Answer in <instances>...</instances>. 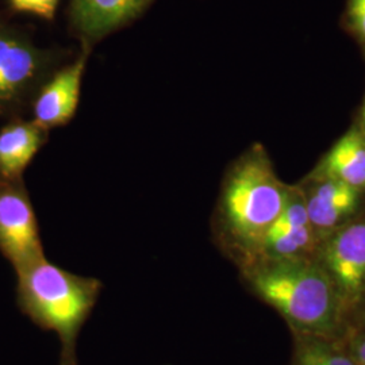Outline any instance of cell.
<instances>
[{"label": "cell", "instance_id": "obj_11", "mask_svg": "<svg viewBox=\"0 0 365 365\" xmlns=\"http://www.w3.org/2000/svg\"><path fill=\"white\" fill-rule=\"evenodd\" d=\"M321 173L325 180L365 190V137L359 131L346 133L327 153Z\"/></svg>", "mask_w": 365, "mask_h": 365}, {"label": "cell", "instance_id": "obj_10", "mask_svg": "<svg viewBox=\"0 0 365 365\" xmlns=\"http://www.w3.org/2000/svg\"><path fill=\"white\" fill-rule=\"evenodd\" d=\"M359 202V190L344 182L325 180L306 197V207L315 230H330L354 214Z\"/></svg>", "mask_w": 365, "mask_h": 365}, {"label": "cell", "instance_id": "obj_13", "mask_svg": "<svg viewBox=\"0 0 365 365\" xmlns=\"http://www.w3.org/2000/svg\"><path fill=\"white\" fill-rule=\"evenodd\" d=\"M14 11L31 14L46 21H52L60 0H9Z\"/></svg>", "mask_w": 365, "mask_h": 365}, {"label": "cell", "instance_id": "obj_15", "mask_svg": "<svg viewBox=\"0 0 365 365\" xmlns=\"http://www.w3.org/2000/svg\"><path fill=\"white\" fill-rule=\"evenodd\" d=\"M351 354L356 365H365V334L353 341Z\"/></svg>", "mask_w": 365, "mask_h": 365}, {"label": "cell", "instance_id": "obj_2", "mask_svg": "<svg viewBox=\"0 0 365 365\" xmlns=\"http://www.w3.org/2000/svg\"><path fill=\"white\" fill-rule=\"evenodd\" d=\"M21 310L38 327L57 334L61 365H76L78 333L102 291L95 277L68 272L46 257L16 271Z\"/></svg>", "mask_w": 365, "mask_h": 365}, {"label": "cell", "instance_id": "obj_4", "mask_svg": "<svg viewBox=\"0 0 365 365\" xmlns=\"http://www.w3.org/2000/svg\"><path fill=\"white\" fill-rule=\"evenodd\" d=\"M57 64L54 53L36 46L25 33L0 25V115L33 102Z\"/></svg>", "mask_w": 365, "mask_h": 365}, {"label": "cell", "instance_id": "obj_5", "mask_svg": "<svg viewBox=\"0 0 365 365\" xmlns=\"http://www.w3.org/2000/svg\"><path fill=\"white\" fill-rule=\"evenodd\" d=\"M0 252L15 272L45 257L38 221L22 180H0Z\"/></svg>", "mask_w": 365, "mask_h": 365}, {"label": "cell", "instance_id": "obj_16", "mask_svg": "<svg viewBox=\"0 0 365 365\" xmlns=\"http://www.w3.org/2000/svg\"><path fill=\"white\" fill-rule=\"evenodd\" d=\"M363 128H364L365 134V108H363Z\"/></svg>", "mask_w": 365, "mask_h": 365}, {"label": "cell", "instance_id": "obj_3", "mask_svg": "<svg viewBox=\"0 0 365 365\" xmlns=\"http://www.w3.org/2000/svg\"><path fill=\"white\" fill-rule=\"evenodd\" d=\"M287 190L259 150L241 158L222 191V230L238 249L245 267L255 260L261 241L284 207Z\"/></svg>", "mask_w": 365, "mask_h": 365}, {"label": "cell", "instance_id": "obj_7", "mask_svg": "<svg viewBox=\"0 0 365 365\" xmlns=\"http://www.w3.org/2000/svg\"><path fill=\"white\" fill-rule=\"evenodd\" d=\"M83 49L75 61L53 72L31 102V119L45 130L64 126L78 111L83 76L91 52L90 46L83 45Z\"/></svg>", "mask_w": 365, "mask_h": 365}, {"label": "cell", "instance_id": "obj_1", "mask_svg": "<svg viewBox=\"0 0 365 365\" xmlns=\"http://www.w3.org/2000/svg\"><path fill=\"white\" fill-rule=\"evenodd\" d=\"M249 287L298 336L333 339L344 313L333 280L306 259L257 261L245 267Z\"/></svg>", "mask_w": 365, "mask_h": 365}, {"label": "cell", "instance_id": "obj_17", "mask_svg": "<svg viewBox=\"0 0 365 365\" xmlns=\"http://www.w3.org/2000/svg\"><path fill=\"white\" fill-rule=\"evenodd\" d=\"M361 304H364V318H365V295H364V299H363V303Z\"/></svg>", "mask_w": 365, "mask_h": 365}, {"label": "cell", "instance_id": "obj_6", "mask_svg": "<svg viewBox=\"0 0 365 365\" xmlns=\"http://www.w3.org/2000/svg\"><path fill=\"white\" fill-rule=\"evenodd\" d=\"M321 265L334 283L342 313L359 307L365 295V222L345 226L330 237Z\"/></svg>", "mask_w": 365, "mask_h": 365}, {"label": "cell", "instance_id": "obj_14", "mask_svg": "<svg viewBox=\"0 0 365 365\" xmlns=\"http://www.w3.org/2000/svg\"><path fill=\"white\" fill-rule=\"evenodd\" d=\"M351 18L356 30L365 38V0L351 1Z\"/></svg>", "mask_w": 365, "mask_h": 365}, {"label": "cell", "instance_id": "obj_12", "mask_svg": "<svg viewBox=\"0 0 365 365\" xmlns=\"http://www.w3.org/2000/svg\"><path fill=\"white\" fill-rule=\"evenodd\" d=\"M294 365H356L351 352L337 346L333 339L299 336Z\"/></svg>", "mask_w": 365, "mask_h": 365}, {"label": "cell", "instance_id": "obj_18", "mask_svg": "<svg viewBox=\"0 0 365 365\" xmlns=\"http://www.w3.org/2000/svg\"><path fill=\"white\" fill-rule=\"evenodd\" d=\"M364 108H365V103H364Z\"/></svg>", "mask_w": 365, "mask_h": 365}, {"label": "cell", "instance_id": "obj_9", "mask_svg": "<svg viewBox=\"0 0 365 365\" xmlns=\"http://www.w3.org/2000/svg\"><path fill=\"white\" fill-rule=\"evenodd\" d=\"M48 140V130L33 119H14L0 129V180H22V175Z\"/></svg>", "mask_w": 365, "mask_h": 365}, {"label": "cell", "instance_id": "obj_8", "mask_svg": "<svg viewBox=\"0 0 365 365\" xmlns=\"http://www.w3.org/2000/svg\"><path fill=\"white\" fill-rule=\"evenodd\" d=\"M155 0H72V30L90 46L137 19Z\"/></svg>", "mask_w": 365, "mask_h": 365}]
</instances>
